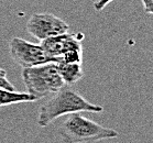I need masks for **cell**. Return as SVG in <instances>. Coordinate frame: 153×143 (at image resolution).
Masks as SVG:
<instances>
[{"label":"cell","mask_w":153,"mask_h":143,"mask_svg":"<svg viewBox=\"0 0 153 143\" xmlns=\"http://www.w3.org/2000/svg\"><path fill=\"white\" fill-rule=\"evenodd\" d=\"M57 72L63 79L64 84L70 86L77 83L83 77L82 64L78 63H66V62H57L56 63Z\"/></svg>","instance_id":"7"},{"label":"cell","mask_w":153,"mask_h":143,"mask_svg":"<svg viewBox=\"0 0 153 143\" xmlns=\"http://www.w3.org/2000/svg\"><path fill=\"white\" fill-rule=\"evenodd\" d=\"M21 76L27 93L38 100L48 95L55 94L65 86L54 62L22 68Z\"/></svg>","instance_id":"3"},{"label":"cell","mask_w":153,"mask_h":143,"mask_svg":"<svg viewBox=\"0 0 153 143\" xmlns=\"http://www.w3.org/2000/svg\"><path fill=\"white\" fill-rule=\"evenodd\" d=\"M83 34L76 33H64L61 35L52 36L46 40L41 41V46L49 57L52 59L54 63H57L61 59V56L66 53L67 51L72 50H83L82 40Z\"/></svg>","instance_id":"6"},{"label":"cell","mask_w":153,"mask_h":143,"mask_svg":"<svg viewBox=\"0 0 153 143\" xmlns=\"http://www.w3.org/2000/svg\"><path fill=\"white\" fill-rule=\"evenodd\" d=\"M59 136L64 143H94L101 140L118 138L114 129L100 126L99 123L80 115L72 113L59 127Z\"/></svg>","instance_id":"2"},{"label":"cell","mask_w":153,"mask_h":143,"mask_svg":"<svg viewBox=\"0 0 153 143\" xmlns=\"http://www.w3.org/2000/svg\"><path fill=\"white\" fill-rule=\"evenodd\" d=\"M68 24L52 13H34L27 22L25 30L40 41L68 32Z\"/></svg>","instance_id":"5"},{"label":"cell","mask_w":153,"mask_h":143,"mask_svg":"<svg viewBox=\"0 0 153 143\" xmlns=\"http://www.w3.org/2000/svg\"><path fill=\"white\" fill-rule=\"evenodd\" d=\"M66 62V63H78L83 62V50H72L64 53L59 62Z\"/></svg>","instance_id":"9"},{"label":"cell","mask_w":153,"mask_h":143,"mask_svg":"<svg viewBox=\"0 0 153 143\" xmlns=\"http://www.w3.org/2000/svg\"><path fill=\"white\" fill-rule=\"evenodd\" d=\"M0 88L2 89H7V90H14V86L11 84L7 77V72L0 67Z\"/></svg>","instance_id":"10"},{"label":"cell","mask_w":153,"mask_h":143,"mask_svg":"<svg viewBox=\"0 0 153 143\" xmlns=\"http://www.w3.org/2000/svg\"><path fill=\"white\" fill-rule=\"evenodd\" d=\"M104 108L99 105L91 104L76 90L65 85L57 93L53 94L39 110L36 122L42 128H45L59 117L77 112H101Z\"/></svg>","instance_id":"1"},{"label":"cell","mask_w":153,"mask_h":143,"mask_svg":"<svg viewBox=\"0 0 153 143\" xmlns=\"http://www.w3.org/2000/svg\"><path fill=\"white\" fill-rule=\"evenodd\" d=\"M112 1H114V0H97V1L94 4L95 10L101 11L106 6H108V4H110V2H112Z\"/></svg>","instance_id":"11"},{"label":"cell","mask_w":153,"mask_h":143,"mask_svg":"<svg viewBox=\"0 0 153 143\" xmlns=\"http://www.w3.org/2000/svg\"><path fill=\"white\" fill-rule=\"evenodd\" d=\"M36 100V98L28 93H19L16 90L11 91L0 88V107L22 102H34Z\"/></svg>","instance_id":"8"},{"label":"cell","mask_w":153,"mask_h":143,"mask_svg":"<svg viewBox=\"0 0 153 143\" xmlns=\"http://www.w3.org/2000/svg\"><path fill=\"white\" fill-rule=\"evenodd\" d=\"M9 53L14 63L22 68L53 62L41 44L29 42L21 38L11 39L9 42Z\"/></svg>","instance_id":"4"},{"label":"cell","mask_w":153,"mask_h":143,"mask_svg":"<svg viewBox=\"0 0 153 143\" xmlns=\"http://www.w3.org/2000/svg\"><path fill=\"white\" fill-rule=\"evenodd\" d=\"M146 13L153 14V0H141Z\"/></svg>","instance_id":"12"}]
</instances>
